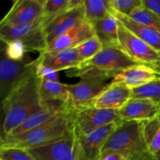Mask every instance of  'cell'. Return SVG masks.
I'll return each mask as SVG.
<instances>
[{"mask_svg":"<svg viewBox=\"0 0 160 160\" xmlns=\"http://www.w3.org/2000/svg\"><path fill=\"white\" fill-rule=\"evenodd\" d=\"M36 67L2 101V123L0 141L9 135L30 116L45 109L41 102V79L37 75Z\"/></svg>","mask_w":160,"mask_h":160,"instance_id":"obj_1","label":"cell"},{"mask_svg":"<svg viewBox=\"0 0 160 160\" xmlns=\"http://www.w3.org/2000/svg\"><path fill=\"white\" fill-rule=\"evenodd\" d=\"M73 131L70 109L31 131L16 136H8L0 141V148H18L34 149L61 140Z\"/></svg>","mask_w":160,"mask_h":160,"instance_id":"obj_2","label":"cell"},{"mask_svg":"<svg viewBox=\"0 0 160 160\" xmlns=\"http://www.w3.org/2000/svg\"><path fill=\"white\" fill-rule=\"evenodd\" d=\"M142 123V121L122 120L108 138L102 155L117 152L128 160H157L145 142Z\"/></svg>","mask_w":160,"mask_h":160,"instance_id":"obj_3","label":"cell"},{"mask_svg":"<svg viewBox=\"0 0 160 160\" xmlns=\"http://www.w3.org/2000/svg\"><path fill=\"white\" fill-rule=\"evenodd\" d=\"M140 65L120 48H106L92 59L81 62L67 71L70 78H82L89 74H102L112 79L117 73L128 67Z\"/></svg>","mask_w":160,"mask_h":160,"instance_id":"obj_4","label":"cell"},{"mask_svg":"<svg viewBox=\"0 0 160 160\" xmlns=\"http://www.w3.org/2000/svg\"><path fill=\"white\" fill-rule=\"evenodd\" d=\"M0 39L2 42L19 40L28 52L42 53L48 46L42 17L33 23L20 25H1Z\"/></svg>","mask_w":160,"mask_h":160,"instance_id":"obj_5","label":"cell"},{"mask_svg":"<svg viewBox=\"0 0 160 160\" xmlns=\"http://www.w3.org/2000/svg\"><path fill=\"white\" fill-rule=\"evenodd\" d=\"M70 110L73 131L77 136L87 135L106 125L122 121L119 110L93 107Z\"/></svg>","mask_w":160,"mask_h":160,"instance_id":"obj_6","label":"cell"},{"mask_svg":"<svg viewBox=\"0 0 160 160\" xmlns=\"http://www.w3.org/2000/svg\"><path fill=\"white\" fill-rule=\"evenodd\" d=\"M119 46L134 61L152 68L160 78V52L134 35L120 23Z\"/></svg>","mask_w":160,"mask_h":160,"instance_id":"obj_7","label":"cell"},{"mask_svg":"<svg viewBox=\"0 0 160 160\" xmlns=\"http://www.w3.org/2000/svg\"><path fill=\"white\" fill-rule=\"evenodd\" d=\"M37 59L27 55L21 61H14L6 57L1 52L0 60V95L2 101L26 78L37 66Z\"/></svg>","mask_w":160,"mask_h":160,"instance_id":"obj_8","label":"cell"},{"mask_svg":"<svg viewBox=\"0 0 160 160\" xmlns=\"http://www.w3.org/2000/svg\"><path fill=\"white\" fill-rule=\"evenodd\" d=\"M80 79L77 84H67L72 110L85 108L107 86L106 81L112 78L102 74H89Z\"/></svg>","mask_w":160,"mask_h":160,"instance_id":"obj_9","label":"cell"},{"mask_svg":"<svg viewBox=\"0 0 160 160\" xmlns=\"http://www.w3.org/2000/svg\"><path fill=\"white\" fill-rule=\"evenodd\" d=\"M120 122L106 125L87 135L77 136L76 160H99L105 144Z\"/></svg>","mask_w":160,"mask_h":160,"instance_id":"obj_10","label":"cell"},{"mask_svg":"<svg viewBox=\"0 0 160 160\" xmlns=\"http://www.w3.org/2000/svg\"><path fill=\"white\" fill-rule=\"evenodd\" d=\"M45 0H17L0 22L1 25L33 23L42 17Z\"/></svg>","mask_w":160,"mask_h":160,"instance_id":"obj_11","label":"cell"},{"mask_svg":"<svg viewBox=\"0 0 160 160\" xmlns=\"http://www.w3.org/2000/svg\"><path fill=\"white\" fill-rule=\"evenodd\" d=\"M77 142L73 131L61 140L28 151L36 160H76Z\"/></svg>","mask_w":160,"mask_h":160,"instance_id":"obj_12","label":"cell"},{"mask_svg":"<svg viewBox=\"0 0 160 160\" xmlns=\"http://www.w3.org/2000/svg\"><path fill=\"white\" fill-rule=\"evenodd\" d=\"M131 88L120 83L111 81L85 108L120 110L131 99Z\"/></svg>","mask_w":160,"mask_h":160,"instance_id":"obj_13","label":"cell"},{"mask_svg":"<svg viewBox=\"0 0 160 160\" xmlns=\"http://www.w3.org/2000/svg\"><path fill=\"white\" fill-rule=\"evenodd\" d=\"M95 35V33L92 25L84 19L71 29L48 43L45 52L61 51L75 48Z\"/></svg>","mask_w":160,"mask_h":160,"instance_id":"obj_14","label":"cell"},{"mask_svg":"<svg viewBox=\"0 0 160 160\" xmlns=\"http://www.w3.org/2000/svg\"><path fill=\"white\" fill-rule=\"evenodd\" d=\"M40 96L44 109L62 112L70 109V95L66 84L41 80Z\"/></svg>","mask_w":160,"mask_h":160,"instance_id":"obj_15","label":"cell"},{"mask_svg":"<svg viewBox=\"0 0 160 160\" xmlns=\"http://www.w3.org/2000/svg\"><path fill=\"white\" fill-rule=\"evenodd\" d=\"M119 113L124 121H145L160 118V106L148 98H131Z\"/></svg>","mask_w":160,"mask_h":160,"instance_id":"obj_16","label":"cell"},{"mask_svg":"<svg viewBox=\"0 0 160 160\" xmlns=\"http://www.w3.org/2000/svg\"><path fill=\"white\" fill-rule=\"evenodd\" d=\"M84 19L85 12L84 4L75 9H67L65 12L59 14L45 28L48 44L71 29Z\"/></svg>","mask_w":160,"mask_h":160,"instance_id":"obj_17","label":"cell"},{"mask_svg":"<svg viewBox=\"0 0 160 160\" xmlns=\"http://www.w3.org/2000/svg\"><path fill=\"white\" fill-rule=\"evenodd\" d=\"M158 78L157 73L152 68L140 64L128 67L117 73L112 79V82L120 83L133 90L149 84Z\"/></svg>","mask_w":160,"mask_h":160,"instance_id":"obj_18","label":"cell"},{"mask_svg":"<svg viewBox=\"0 0 160 160\" xmlns=\"http://www.w3.org/2000/svg\"><path fill=\"white\" fill-rule=\"evenodd\" d=\"M37 60L39 64L56 71L69 70L81 62L76 48L54 52H43L40 53Z\"/></svg>","mask_w":160,"mask_h":160,"instance_id":"obj_19","label":"cell"},{"mask_svg":"<svg viewBox=\"0 0 160 160\" xmlns=\"http://www.w3.org/2000/svg\"><path fill=\"white\" fill-rule=\"evenodd\" d=\"M113 14L127 30L160 52V34L159 32L138 23L128 16L114 12Z\"/></svg>","mask_w":160,"mask_h":160,"instance_id":"obj_20","label":"cell"},{"mask_svg":"<svg viewBox=\"0 0 160 160\" xmlns=\"http://www.w3.org/2000/svg\"><path fill=\"white\" fill-rule=\"evenodd\" d=\"M119 26L120 23L114 14H111L92 24L95 36L102 44L103 48H120Z\"/></svg>","mask_w":160,"mask_h":160,"instance_id":"obj_21","label":"cell"},{"mask_svg":"<svg viewBox=\"0 0 160 160\" xmlns=\"http://www.w3.org/2000/svg\"><path fill=\"white\" fill-rule=\"evenodd\" d=\"M66 112V111H64ZM62 111H58L52 109H45L39 112H35L23 120L17 128L13 130L8 136H16L31 131L41 125L44 124L48 120H52L59 114L62 113ZM7 136V137H8Z\"/></svg>","mask_w":160,"mask_h":160,"instance_id":"obj_22","label":"cell"},{"mask_svg":"<svg viewBox=\"0 0 160 160\" xmlns=\"http://www.w3.org/2000/svg\"><path fill=\"white\" fill-rule=\"evenodd\" d=\"M85 20L91 24L113 14L109 0H84Z\"/></svg>","mask_w":160,"mask_h":160,"instance_id":"obj_23","label":"cell"},{"mask_svg":"<svg viewBox=\"0 0 160 160\" xmlns=\"http://www.w3.org/2000/svg\"><path fill=\"white\" fill-rule=\"evenodd\" d=\"M144 137L150 152L156 155L160 152V118L142 121Z\"/></svg>","mask_w":160,"mask_h":160,"instance_id":"obj_24","label":"cell"},{"mask_svg":"<svg viewBox=\"0 0 160 160\" xmlns=\"http://www.w3.org/2000/svg\"><path fill=\"white\" fill-rule=\"evenodd\" d=\"M130 17L160 34V17L142 4L131 14Z\"/></svg>","mask_w":160,"mask_h":160,"instance_id":"obj_25","label":"cell"},{"mask_svg":"<svg viewBox=\"0 0 160 160\" xmlns=\"http://www.w3.org/2000/svg\"><path fill=\"white\" fill-rule=\"evenodd\" d=\"M69 0H45L42 15L44 27H46L57 16L67 10Z\"/></svg>","mask_w":160,"mask_h":160,"instance_id":"obj_26","label":"cell"},{"mask_svg":"<svg viewBox=\"0 0 160 160\" xmlns=\"http://www.w3.org/2000/svg\"><path fill=\"white\" fill-rule=\"evenodd\" d=\"M148 98L160 106V78H158L149 84L133 89L131 98Z\"/></svg>","mask_w":160,"mask_h":160,"instance_id":"obj_27","label":"cell"},{"mask_svg":"<svg viewBox=\"0 0 160 160\" xmlns=\"http://www.w3.org/2000/svg\"><path fill=\"white\" fill-rule=\"evenodd\" d=\"M75 48L78 51L81 62H83L96 56L103 49V46L99 39L95 35L92 38L81 43Z\"/></svg>","mask_w":160,"mask_h":160,"instance_id":"obj_28","label":"cell"},{"mask_svg":"<svg viewBox=\"0 0 160 160\" xmlns=\"http://www.w3.org/2000/svg\"><path fill=\"white\" fill-rule=\"evenodd\" d=\"M2 43L1 52L4 53L8 59L14 61H21L26 57V48L20 41L12 40Z\"/></svg>","mask_w":160,"mask_h":160,"instance_id":"obj_29","label":"cell"},{"mask_svg":"<svg viewBox=\"0 0 160 160\" xmlns=\"http://www.w3.org/2000/svg\"><path fill=\"white\" fill-rule=\"evenodd\" d=\"M109 2L114 12L128 17L142 4V0H109Z\"/></svg>","mask_w":160,"mask_h":160,"instance_id":"obj_30","label":"cell"},{"mask_svg":"<svg viewBox=\"0 0 160 160\" xmlns=\"http://www.w3.org/2000/svg\"><path fill=\"white\" fill-rule=\"evenodd\" d=\"M0 160H36L28 150L18 148H0Z\"/></svg>","mask_w":160,"mask_h":160,"instance_id":"obj_31","label":"cell"},{"mask_svg":"<svg viewBox=\"0 0 160 160\" xmlns=\"http://www.w3.org/2000/svg\"><path fill=\"white\" fill-rule=\"evenodd\" d=\"M36 72H37L38 77L42 81L59 82V72L52 70L51 68H48L47 67H45V66L42 65V64H39L38 62L37 67H36Z\"/></svg>","mask_w":160,"mask_h":160,"instance_id":"obj_32","label":"cell"},{"mask_svg":"<svg viewBox=\"0 0 160 160\" xmlns=\"http://www.w3.org/2000/svg\"><path fill=\"white\" fill-rule=\"evenodd\" d=\"M142 5L160 17V0H142Z\"/></svg>","mask_w":160,"mask_h":160,"instance_id":"obj_33","label":"cell"},{"mask_svg":"<svg viewBox=\"0 0 160 160\" xmlns=\"http://www.w3.org/2000/svg\"><path fill=\"white\" fill-rule=\"evenodd\" d=\"M99 160H128L124 156L117 152H107L102 154Z\"/></svg>","mask_w":160,"mask_h":160,"instance_id":"obj_34","label":"cell"},{"mask_svg":"<svg viewBox=\"0 0 160 160\" xmlns=\"http://www.w3.org/2000/svg\"><path fill=\"white\" fill-rule=\"evenodd\" d=\"M156 157H157V160H160V152L156 154Z\"/></svg>","mask_w":160,"mask_h":160,"instance_id":"obj_35","label":"cell"}]
</instances>
